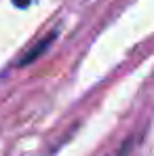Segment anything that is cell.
<instances>
[{
  "mask_svg": "<svg viewBox=\"0 0 154 156\" xmlns=\"http://www.w3.org/2000/svg\"><path fill=\"white\" fill-rule=\"evenodd\" d=\"M55 36H57V34H55V32H51V34H47V38H42L40 42H36V44H34V47H32V49H30V51L21 57L19 66H27V63H32L36 57H40V55H42V51H47V47H49L53 40H55Z\"/></svg>",
  "mask_w": 154,
  "mask_h": 156,
  "instance_id": "6da1fadb",
  "label": "cell"
},
{
  "mask_svg": "<svg viewBox=\"0 0 154 156\" xmlns=\"http://www.w3.org/2000/svg\"><path fill=\"white\" fill-rule=\"evenodd\" d=\"M11 2H13L15 6H19V9H26V6H30V4L34 2V0H11Z\"/></svg>",
  "mask_w": 154,
  "mask_h": 156,
  "instance_id": "7a4b0ae2",
  "label": "cell"
},
{
  "mask_svg": "<svg viewBox=\"0 0 154 156\" xmlns=\"http://www.w3.org/2000/svg\"><path fill=\"white\" fill-rule=\"evenodd\" d=\"M125 154H127V148H125V150H120V152H118L116 156H125Z\"/></svg>",
  "mask_w": 154,
  "mask_h": 156,
  "instance_id": "3957f363",
  "label": "cell"
}]
</instances>
